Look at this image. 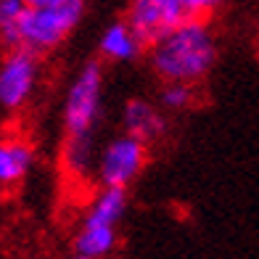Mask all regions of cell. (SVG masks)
Listing matches in <instances>:
<instances>
[{
	"mask_svg": "<svg viewBox=\"0 0 259 259\" xmlns=\"http://www.w3.org/2000/svg\"><path fill=\"white\" fill-rule=\"evenodd\" d=\"M101 98H103V69L98 61H90L72 79L64 101V130H66L64 164L72 175H85L90 167L93 133H96L101 116Z\"/></svg>",
	"mask_w": 259,
	"mask_h": 259,
	"instance_id": "cell-1",
	"label": "cell"
},
{
	"mask_svg": "<svg viewBox=\"0 0 259 259\" xmlns=\"http://www.w3.org/2000/svg\"><path fill=\"white\" fill-rule=\"evenodd\" d=\"M217 61V40L204 19H188L151 48V66L164 82L196 85Z\"/></svg>",
	"mask_w": 259,
	"mask_h": 259,
	"instance_id": "cell-2",
	"label": "cell"
},
{
	"mask_svg": "<svg viewBox=\"0 0 259 259\" xmlns=\"http://www.w3.org/2000/svg\"><path fill=\"white\" fill-rule=\"evenodd\" d=\"M85 14V0H61L53 8H27L19 27V48L34 56L58 48Z\"/></svg>",
	"mask_w": 259,
	"mask_h": 259,
	"instance_id": "cell-3",
	"label": "cell"
},
{
	"mask_svg": "<svg viewBox=\"0 0 259 259\" xmlns=\"http://www.w3.org/2000/svg\"><path fill=\"white\" fill-rule=\"evenodd\" d=\"M191 19L183 0H130L127 6V24L143 42V48H154L167 34L183 27Z\"/></svg>",
	"mask_w": 259,
	"mask_h": 259,
	"instance_id": "cell-4",
	"label": "cell"
},
{
	"mask_svg": "<svg viewBox=\"0 0 259 259\" xmlns=\"http://www.w3.org/2000/svg\"><path fill=\"white\" fill-rule=\"evenodd\" d=\"M146 159H148L146 143H140L138 138H130V135H116L98 154V167H96L98 183L103 188L127 191V185L138 180V175L143 172Z\"/></svg>",
	"mask_w": 259,
	"mask_h": 259,
	"instance_id": "cell-5",
	"label": "cell"
},
{
	"mask_svg": "<svg viewBox=\"0 0 259 259\" xmlns=\"http://www.w3.org/2000/svg\"><path fill=\"white\" fill-rule=\"evenodd\" d=\"M37 56L29 51H8L0 61V106L19 111L37 85Z\"/></svg>",
	"mask_w": 259,
	"mask_h": 259,
	"instance_id": "cell-6",
	"label": "cell"
},
{
	"mask_svg": "<svg viewBox=\"0 0 259 259\" xmlns=\"http://www.w3.org/2000/svg\"><path fill=\"white\" fill-rule=\"evenodd\" d=\"M122 127H124V135L138 138L140 143L148 146L167 133V119L151 101L133 98L122 109Z\"/></svg>",
	"mask_w": 259,
	"mask_h": 259,
	"instance_id": "cell-7",
	"label": "cell"
},
{
	"mask_svg": "<svg viewBox=\"0 0 259 259\" xmlns=\"http://www.w3.org/2000/svg\"><path fill=\"white\" fill-rule=\"evenodd\" d=\"M34 151L29 140L19 135L0 138V188H14L29 175Z\"/></svg>",
	"mask_w": 259,
	"mask_h": 259,
	"instance_id": "cell-8",
	"label": "cell"
},
{
	"mask_svg": "<svg viewBox=\"0 0 259 259\" xmlns=\"http://www.w3.org/2000/svg\"><path fill=\"white\" fill-rule=\"evenodd\" d=\"M116 246V228L101 225L82 217L79 228L74 233V251L77 256H90V259H103L114 251Z\"/></svg>",
	"mask_w": 259,
	"mask_h": 259,
	"instance_id": "cell-9",
	"label": "cell"
},
{
	"mask_svg": "<svg viewBox=\"0 0 259 259\" xmlns=\"http://www.w3.org/2000/svg\"><path fill=\"white\" fill-rule=\"evenodd\" d=\"M98 51L103 58H111V61H133L143 51V42L138 40V34L130 29L127 21H114L103 29Z\"/></svg>",
	"mask_w": 259,
	"mask_h": 259,
	"instance_id": "cell-10",
	"label": "cell"
},
{
	"mask_svg": "<svg viewBox=\"0 0 259 259\" xmlns=\"http://www.w3.org/2000/svg\"><path fill=\"white\" fill-rule=\"evenodd\" d=\"M124 211H127V191H122V188H101V193L93 198L85 211V220L116 228Z\"/></svg>",
	"mask_w": 259,
	"mask_h": 259,
	"instance_id": "cell-11",
	"label": "cell"
},
{
	"mask_svg": "<svg viewBox=\"0 0 259 259\" xmlns=\"http://www.w3.org/2000/svg\"><path fill=\"white\" fill-rule=\"evenodd\" d=\"M24 14V0H0V42L8 51H19V27Z\"/></svg>",
	"mask_w": 259,
	"mask_h": 259,
	"instance_id": "cell-12",
	"label": "cell"
},
{
	"mask_svg": "<svg viewBox=\"0 0 259 259\" xmlns=\"http://www.w3.org/2000/svg\"><path fill=\"white\" fill-rule=\"evenodd\" d=\"M196 93L193 85H183V82H164V88L159 93V103L161 109H169V111H183L193 103Z\"/></svg>",
	"mask_w": 259,
	"mask_h": 259,
	"instance_id": "cell-13",
	"label": "cell"
},
{
	"mask_svg": "<svg viewBox=\"0 0 259 259\" xmlns=\"http://www.w3.org/2000/svg\"><path fill=\"white\" fill-rule=\"evenodd\" d=\"M188 14H191V19H201L206 14H211V11H217L225 0H183Z\"/></svg>",
	"mask_w": 259,
	"mask_h": 259,
	"instance_id": "cell-14",
	"label": "cell"
},
{
	"mask_svg": "<svg viewBox=\"0 0 259 259\" xmlns=\"http://www.w3.org/2000/svg\"><path fill=\"white\" fill-rule=\"evenodd\" d=\"M56 3H61V0H24L27 8H53Z\"/></svg>",
	"mask_w": 259,
	"mask_h": 259,
	"instance_id": "cell-15",
	"label": "cell"
},
{
	"mask_svg": "<svg viewBox=\"0 0 259 259\" xmlns=\"http://www.w3.org/2000/svg\"><path fill=\"white\" fill-rule=\"evenodd\" d=\"M74 259H90V256H74Z\"/></svg>",
	"mask_w": 259,
	"mask_h": 259,
	"instance_id": "cell-16",
	"label": "cell"
}]
</instances>
